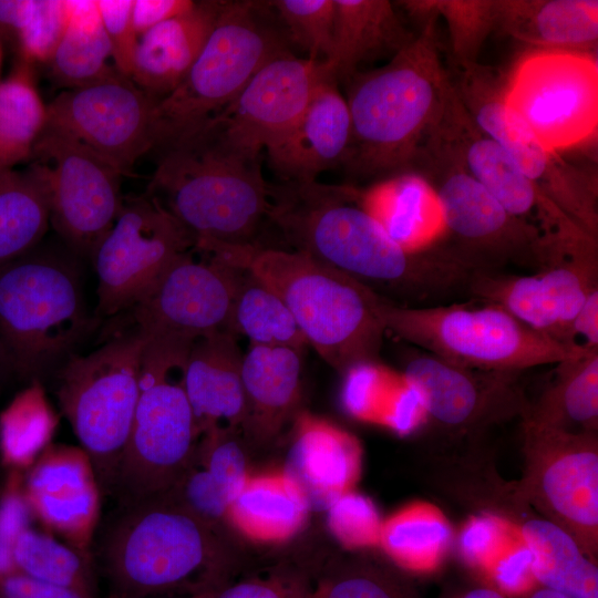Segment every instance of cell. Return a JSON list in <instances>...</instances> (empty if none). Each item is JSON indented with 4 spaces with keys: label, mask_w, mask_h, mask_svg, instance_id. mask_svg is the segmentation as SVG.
Segmentation results:
<instances>
[{
    "label": "cell",
    "mask_w": 598,
    "mask_h": 598,
    "mask_svg": "<svg viewBox=\"0 0 598 598\" xmlns=\"http://www.w3.org/2000/svg\"><path fill=\"white\" fill-rule=\"evenodd\" d=\"M268 221L296 250L371 288L426 297L467 285L473 269L446 247L409 251L363 208L350 185L271 186Z\"/></svg>",
    "instance_id": "cell-1"
},
{
    "label": "cell",
    "mask_w": 598,
    "mask_h": 598,
    "mask_svg": "<svg viewBox=\"0 0 598 598\" xmlns=\"http://www.w3.org/2000/svg\"><path fill=\"white\" fill-rule=\"evenodd\" d=\"M109 598H150L212 590L240 571L227 532L167 494L123 507L102 549Z\"/></svg>",
    "instance_id": "cell-2"
},
{
    "label": "cell",
    "mask_w": 598,
    "mask_h": 598,
    "mask_svg": "<svg viewBox=\"0 0 598 598\" xmlns=\"http://www.w3.org/2000/svg\"><path fill=\"white\" fill-rule=\"evenodd\" d=\"M416 21L420 31L385 65L347 80L351 143L343 165L355 174L406 169L443 112L451 76L437 18Z\"/></svg>",
    "instance_id": "cell-3"
},
{
    "label": "cell",
    "mask_w": 598,
    "mask_h": 598,
    "mask_svg": "<svg viewBox=\"0 0 598 598\" xmlns=\"http://www.w3.org/2000/svg\"><path fill=\"white\" fill-rule=\"evenodd\" d=\"M247 270L287 306L299 329L333 369L375 363L385 332L372 310L373 289L312 256L264 245L197 243Z\"/></svg>",
    "instance_id": "cell-4"
},
{
    "label": "cell",
    "mask_w": 598,
    "mask_h": 598,
    "mask_svg": "<svg viewBox=\"0 0 598 598\" xmlns=\"http://www.w3.org/2000/svg\"><path fill=\"white\" fill-rule=\"evenodd\" d=\"M147 193L196 243L259 245L270 210L271 185L259 156L237 152L200 127L162 148Z\"/></svg>",
    "instance_id": "cell-5"
},
{
    "label": "cell",
    "mask_w": 598,
    "mask_h": 598,
    "mask_svg": "<svg viewBox=\"0 0 598 598\" xmlns=\"http://www.w3.org/2000/svg\"><path fill=\"white\" fill-rule=\"evenodd\" d=\"M269 2L221 1L216 23L189 71L154 109V150L200 128L270 60L290 52Z\"/></svg>",
    "instance_id": "cell-6"
},
{
    "label": "cell",
    "mask_w": 598,
    "mask_h": 598,
    "mask_svg": "<svg viewBox=\"0 0 598 598\" xmlns=\"http://www.w3.org/2000/svg\"><path fill=\"white\" fill-rule=\"evenodd\" d=\"M190 346L147 337L138 399L112 491L123 507L166 493L192 461L198 434L184 384Z\"/></svg>",
    "instance_id": "cell-7"
},
{
    "label": "cell",
    "mask_w": 598,
    "mask_h": 598,
    "mask_svg": "<svg viewBox=\"0 0 598 598\" xmlns=\"http://www.w3.org/2000/svg\"><path fill=\"white\" fill-rule=\"evenodd\" d=\"M371 302L384 331L468 369L519 373L578 358L591 349L539 333L489 303L478 308L464 305L410 308L375 290Z\"/></svg>",
    "instance_id": "cell-8"
},
{
    "label": "cell",
    "mask_w": 598,
    "mask_h": 598,
    "mask_svg": "<svg viewBox=\"0 0 598 598\" xmlns=\"http://www.w3.org/2000/svg\"><path fill=\"white\" fill-rule=\"evenodd\" d=\"M80 277L64 259L33 252L0 270V343L11 371L37 381L91 327Z\"/></svg>",
    "instance_id": "cell-9"
},
{
    "label": "cell",
    "mask_w": 598,
    "mask_h": 598,
    "mask_svg": "<svg viewBox=\"0 0 598 598\" xmlns=\"http://www.w3.org/2000/svg\"><path fill=\"white\" fill-rule=\"evenodd\" d=\"M147 337L125 329L93 352L71 354L59 372L58 399L101 491H113L138 399Z\"/></svg>",
    "instance_id": "cell-10"
},
{
    "label": "cell",
    "mask_w": 598,
    "mask_h": 598,
    "mask_svg": "<svg viewBox=\"0 0 598 598\" xmlns=\"http://www.w3.org/2000/svg\"><path fill=\"white\" fill-rule=\"evenodd\" d=\"M408 169L432 186L442 212L446 246L475 271L512 262L540 270L545 240L535 227L511 215L432 133Z\"/></svg>",
    "instance_id": "cell-11"
},
{
    "label": "cell",
    "mask_w": 598,
    "mask_h": 598,
    "mask_svg": "<svg viewBox=\"0 0 598 598\" xmlns=\"http://www.w3.org/2000/svg\"><path fill=\"white\" fill-rule=\"evenodd\" d=\"M454 89L475 124L509 156L518 169L585 231L598 238V183L595 174L545 147L505 104L496 70L476 63L448 68Z\"/></svg>",
    "instance_id": "cell-12"
},
{
    "label": "cell",
    "mask_w": 598,
    "mask_h": 598,
    "mask_svg": "<svg viewBox=\"0 0 598 598\" xmlns=\"http://www.w3.org/2000/svg\"><path fill=\"white\" fill-rule=\"evenodd\" d=\"M524 471L517 501L570 534L597 560V432H568L523 420Z\"/></svg>",
    "instance_id": "cell-13"
},
{
    "label": "cell",
    "mask_w": 598,
    "mask_h": 598,
    "mask_svg": "<svg viewBox=\"0 0 598 598\" xmlns=\"http://www.w3.org/2000/svg\"><path fill=\"white\" fill-rule=\"evenodd\" d=\"M29 159L44 190L50 225L75 254L91 258L121 210L122 173L75 138L48 126Z\"/></svg>",
    "instance_id": "cell-14"
},
{
    "label": "cell",
    "mask_w": 598,
    "mask_h": 598,
    "mask_svg": "<svg viewBox=\"0 0 598 598\" xmlns=\"http://www.w3.org/2000/svg\"><path fill=\"white\" fill-rule=\"evenodd\" d=\"M504 101L545 147L576 146L597 131V60L578 51L529 52L504 82Z\"/></svg>",
    "instance_id": "cell-15"
},
{
    "label": "cell",
    "mask_w": 598,
    "mask_h": 598,
    "mask_svg": "<svg viewBox=\"0 0 598 598\" xmlns=\"http://www.w3.org/2000/svg\"><path fill=\"white\" fill-rule=\"evenodd\" d=\"M195 246L193 236L162 203L148 194L124 197L112 227L91 260L97 278V311L126 312L182 254Z\"/></svg>",
    "instance_id": "cell-16"
},
{
    "label": "cell",
    "mask_w": 598,
    "mask_h": 598,
    "mask_svg": "<svg viewBox=\"0 0 598 598\" xmlns=\"http://www.w3.org/2000/svg\"><path fill=\"white\" fill-rule=\"evenodd\" d=\"M243 269L193 247L179 255L124 313L148 338L192 344L229 330Z\"/></svg>",
    "instance_id": "cell-17"
},
{
    "label": "cell",
    "mask_w": 598,
    "mask_h": 598,
    "mask_svg": "<svg viewBox=\"0 0 598 598\" xmlns=\"http://www.w3.org/2000/svg\"><path fill=\"white\" fill-rule=\"evenodd\" d=\"M155 103L113 66L97 80L55 96L47 105L45 126L75 138L126 175L155 147Z\"/></svg>",
    "instance_id": "cell-18"
},
{
    "label": "cell",
    "mask_w": 598,
    "mask_h": 598,
    "mask_svg": "<svg viewBox=\"0 0 598 598\" xmlns=\"http://www.w3.org/2000/svg\"><path fill=\"white\" fill-rule=\"evenodd\" d=\"M330 79L336 76L327 61L283 53L266 63L202 127L237 152L260 156L290 131Z\"/></svg>",
    "instance_id": "cell-19"
},
{
    "label": "cell",
    "mask_w": 598,
    "mask_h": 598,
    "mask_svg": "<svg viewBox=\"0 0 598 598\" xmlns=\"http://www.w3.org/2000/svg\"><path fill=\"white\" fill-rule=\"evenodd\" d=\"M467 288L533 330L575 344L573 322L588 293L598 287V243L578 247L535 275L475 271Z\"/></svg>",
    "instance_id": "cell-20"
},
{
    "label": "cell",
    "mask_w": 598,
    "mask_h": 598,
    "mask_svg": "<svg viewBox=\"0 0 598 598\" xmlns=\"http://www.w3.org/2000/svg\"><path fill=\"white\" fill-rule=\"evenodd\" d=\"M431 133L511 215L538 229L545 240L584 230L542 194L505 151L475 124L452 80L443 112Z\"/></svg>",
    "instance_id": "cell-21"
},
{
    "label": "cell",
    "mask_w": 598,
    "mask_h": 598,
    "mask_svg": "<svg viewBox=\"0 0 598 598\" xmlns=\"http://www.w3.org/2000/svg\"><path fill=\"white\" fill-rule=\"evenodd\" d=\"M517 374L468 369L424 353L406 363L403 381L435 424L462 433L526 414L529 401Z\"/></svg>",
    "instance_id": "cell-22"
},
{
    "label": "cell",
    "mask_w": 598,
    "mask_h": 598,
    "mask_svg": "<svg viewBox=\"0 0 598 598\" xmlns=\"http://www.w3.org/2000/svg\"><path fill=\"white\" fill-rule=\"evenodd\" d=\"M22 489L34 519L92 556L102 491L82 447L49 444L24 472Z\"/></svg>",
    "instance_id": "cell-23"
},
{
    "label": "cell",
    "mask_w": 598,
    "mask_h": 598,
    "mask_svg": "<svg viewBox=\"0 0 598 598\" xmlns=\"http://www.w3.org/2000/svg\"><path fill=\"white\" fill-rule=\"evenodd\" d=\"M351 120L338 81H326L290 131L267 150L272 168L287 183L315 182L322 172L344 164Z\"/></svg>",
    "instance_id": "cell-24"
},
{
    "label": "cell",
    "mask_w": 598,
    "mask_h": 598,
    "mask_svg": "<svg viewBox=\"0 0 598 598\" xmlns=\"http://www.w3.org/2000/svg\"><path fill=\"white\" fill-rule=\"evenodd\" d=\"M244 354L237 334L213 332L193 341L185 364V391L198 440L214 431H240L246 414Z\"/></svg>",
    "instance_id": "cell-25"
},
{
    "label": "cell",
    "mask_w": 598,
    "mask_h": 598,
    "mask_svg": "<svg viewBox=\"0 0 598 598\" xmlns=\"http://www.w3.org/2000/svg\"><path fill=\"white\" fill-rule=\"evenodd\" d=\"M302 351L250 346L243 357L247 443L264 445L297 416L301 396Z\"/></svg>",
    "instance_id": "cell-26"
},
{
    "label": "cell",
    "mask_w": 598,
    "mask_h": 598,
    "mask_svg": "<svg viewBox=\"0 0 598 598\" xmlns=\"http://www.w3.org/2000/svg\"><path fill=\"white\" fill-rule=\"evenodd\" d=\"M221 1H195L186 12L140 37L132 81L156 101L183 81L205 45Z\"/></svg>",
    "instance_id": "cell-27"
},
{
    "label": "cell",
    "mask_w": 598,
    "mask_h": 598,
    "mask_svg": "<svg viewBox=\"0 0 598 598\" xmlns=\"http://www.w3.org/2000/svg\"><path fill=\"white\" fill-rule=\"evenodd\" d=\"M496 29L538 50L586 52L598 40V1L496 0Z\"/></svg>",
    "instance_id": "cell-28"
},
{
    "label": "cell",
    "mask_w": 598,
    "mask_h": 598,
    "mask_svg": "<svg viewBox=\"0 0 598 598\" xmlns=\"http://www.w3.org/2000/svg\"><path fill=\"white\" fill-rule=\"evenodd\" d=\"M360 202L390 238L409 251L434 247L444 235L437 197L415 171H401L368 189H360Z\"/></svg>",
    "instance_id": "cell-29"
},
{
    "label": "cell",
    "mask_w": 598,
    "mask_h": 598,
    "mask_svg": "<svg viewBox=\"0 0 598 598\" xmlns=\"http://www.w3.org/2000/svg\"><path fill=\"white\" fill-rule=\"evenodd\" d=\"M295 422L285 474L302 489L311 507L328 508L351 481L354 444L341 430L309 414L298 413Z\"/></svg>",
    "instance_id": "cell-30"
},
{
    "label": "cell",
    "mask_w": 598,
    "mask_h": 598,
    "mask_svg": "<svg viewBox=\"0 0 598 598\" xmlns=\"http://www.w3.org/2000/svg\"><path fill=\"white\" fill-rule=\"evenodd\" d=\"M388 0H334L332 51L327 61L338 81L361 63L391 58L414 38Z\"/></svg>",
    "instance_id": "cell-31"
},
{
    "label": "cell",
    "mask_w": 598,
    "mask_h": 598,
    "mask_svg": "<svg viewBox=\"0 0 598 598\" xmlns=\"http://www.w3.org/2000/svg\"><path fill=\"white\" fill-rule=\"evenodd\" d=\"M310 504L288 475L248 478L229 507L228 525L259 542H281L299 532Z\"/></svg>",
    "instance_id": "cell-32"
},
{
    "label": "cell",
    "mask_w": 598,
    "mask_h": 598,
    "mask_svg": "<svg viewBox=\"0 0 598 598\" xmlns=\"http://www.w3.org/2000/svg\"><path fill=\"white\" fill-rule=\"evenodd\" d=\"M540 395L522 417L568 432H597L598 349L556 363Z\"/></svg>",
    "instance_id": "cell-33"
},
{
    "label": "cell",
    "mask_w": 598,
    "mask_h": 598,
    "mask_svg": "<svg viewBox=\"0 0 598 598\" xmlns=\"http://www.w3.org/2000/svg\"><path fill=\"white\" fill-rule=\"evenodd\" d=\"M520 535L542 587L569 598H598L597 560L570 534L543 517H533L520 525Z\"/></svg>",
    "instance_id": "cell-34"
},
{
    "label": "cell",
    "mask_w": 598,
    "mask_h": 598,
    "mask_svg": "<svg viewBox=\"0 0 598 598\" xmlns=\"http://www.w3.org/2000/svg\"><path fill=\"white\" fill-rule=\"evenodd\" d=\"M49 226L44 190L33 168L0 167V270L31 252Z\"/></svg>",
    "instance_id": "cell-35"
},
{
    "label": "cell",
    "mask_w": 598,
    "mask_h": 598,
    "mask_svg": "<svg viewBox=\"0 0 598 598\" xmlns=\"http://www.w3.org/2000/svg\"><path fill=\"white\" fill-rule=\"evenodd\" d=\"M111 47L96 0H69V20L50 62L54 83L66 90L83 86L106 74Z\"/></svg>",
    "instance_id": "cell-36"
},
{
    "label": "cell",
    "mask_w": 598,
    "mask_h": 598,
    "mask_svg": "<svg viewBox=\"0 0 598 598\" xmlns=\"http://www.w3.org/2000/svg\"><path fill=\"white\" fill-rule=\"evenodd\" d=\"M312 598H417L413 581L392 564L343 553L313 567Z\"/></svg>",
    "instance_id": "cell-37"
},
{
    "label": "cell",
    "mask_w": 598,
    "mask_h": 598,
    "mask_svg": "<svg viewBox=\"0 0 598 598\" xmlns=\"http://www.w3.org/2000/svg\"><path fill=\"white\" fill-rule=\"evenodd\" d=\"M47 117L33 65L18 59L11 73L0 80V167H14L29 159Z\"/></svg>",
    "instance_id": "cell-38"
},
{
    "label": "cell",
    "mask_w": 598,
    "mask_h": 598,
    "mask_svg": "<svg viewBox=\"0 0 598 598\" xmlns=\"http://www.w3.org/2000/svg\"><path fill=\"white\" fill-rule=\"evenodd\" d=\"M230 331L247 337L250 346L299 351L308 346L285 302L244 269L233 302Z\"/></svg>",
    "instance_id": "cell-39"
},
{
    "label": "cell",
    "mask_w": 598,
    "mask_h": 598,
    "mask_svg": "<svg viewBox=\"0 0 598 598\" xmlns=\"http://www.w3.org/2000/svg\"><path fill=\"white\" fill-rule=\"evenodd\" d=\"M56 416L38 381L0 413V456L9 471L25 472L50 444Z\"/></svg>",
    "instance_id": "cell-40"
},
{
    "label": "cell",
    "mask_w": 598,
    "mask_h": 598,
    "mask_svg": "<svg viewBox=\"0 0 598 598\" xmlns=\"http://www.w3.org/2000/svg\"><path fill=\"white\" fill-rule=\"evenodd\" d=\"M12 564L13 571L96 596L92 556L47 532L25 527L16 540Z\"/></svg>",
    "instance_id": "cell-41"
},
{
    "label": "cell",
    "mask_w": 598,
    "mask_h": 598,
    "mask_svg": "<svg viewBox=\"0 0 598 598\" xmlns=\"http://www.w3.org/2000/svg\"><path fill=\"white\" fill-rule=\"evenodd\" d=\"M396 3L414 19L432 14L445 20L451 68L454 69L478 63L481 48L496 27V0H408Z\"/></svg>",
    "instance_id": "cell-42"
},
{
    "label": "cell",
    "mask_w": 598,
    "mask_h": 598,
    "mask_svg": "<svg viewBox=\"0 0 598 598\" xmlns=\"http://www.w3.org/2000/svg\"><path fill=\"white\" fill-rule=\"evenodd\" d=\"M313 567L292 561L236 574L223 585L194 598H312Z\"/></svg>",
    "instance_id": "cell-43"
},
{
    "label": "cell",
    "mask_w": 598,
    "mask_h": 598,
    "mask_svg": "<svg viewBox=\"0 0 598 598\" xmlns=\"http://www.w3.org/2000/svg\"><path fill=\"white\" fill-rule=\"evenodd\" d=\"M268 2L282 23L288 40L305 50L309 59L329 60L333 40L334 0Z\"/></svg>",
    "instance_id": "cell-44"
},
{
    "label": "cell",
    "mask_w": 598,
    "mask_h": 598,
    "mask_svg": "<svg viewBox=\"0 0 598 598\" xmlns=\"http://www.w3.org/2000/svg\"><path fill=\"white\" fill-rule=\"evenodd\" d=\"M165 494L212 527L227 532L233 499L195 455Z\"/></svg>",
    "instance_id": "cell-45"
},
{
    "label": "cell",
    "mask_w": 598,
    "mask_h": 598,
    "mask_svg": "<svg viewBox=\"0 0 598 598\" xmlns=\"http://www.w3.org/2000/svg\"><path fill=\"white\" fill-rule=\"evenodd\" d=\"M69 20V0H33L31 13L17 37L19 59L34 66L49 63Z\"/></svg>",
    "instance_id": "cell-46"
},
{
    "label": "cell",
    "mask_w": 598,
    "mask_h": 598,
    "mask_svg": "<svg viewBox=\"0 0 598 598\" xmlns=\"http://www.w3.org/2000/svg\"><path fill=\"white\" fill-rule=\"evenodd\" d=\"M96 3L110 42L113 66L131 78L140 41L133 20L134 0H96Z\"/></svg>",
    "instance_id": "cell-47"
},
{
    "label": "cell",
    "mask_w": 598,
    "mask_h": 598,
    "mask_svg": "<svg viewBox=\"0 0 598 598\" xmlns=\"http://www.w3.org/2000/svg\"><path fill=\"white\" fill-rule=\"evenodd\" d=\"M23 474L9 471L0 496V575L13 571L12 551L16 540L34 519L22 489Z\"/></svg>",
    "instance_id": "cell-48"
},
{
    "label": "cell",
    "mask_w": 598,
    "mask_h": 598,
    "mask_svg": "<svg viewBox=\"0 0 598 598\" xmlns=\"http://www.w3.org/2000/svg\"><path fill=\"white\" fill-rule=\"evenodd\" d=\"M1 598H96L82 590L13 571L0 575Z\"/></svg>",
    "instance_id": "cell-49"
},
{
    "label": "cell",
    "mask_w": 598,
    "mask_h": 598,
    "mask_svg": "<svg viewBox=\"0 0 598 598\" xmlns=\"http://www.w3.org/2000/svg\"><path fill=\"white\" fill-rule=\"evenodd\" d=\"M192 0H134L133 20L140 37L173 17L188 11Z\"/></svg>",
    "instance_id": "cell-50"
},
{
    "label": "cell",
    "mask_w": 598,
    "mask_h": 598,
    "mask_svg": "<svg viewBox=\"0 0 598 598\" xmlns=\"http://www.w3.org/2000/svg\"><path fill=\"white\" fill-rule=\"evenodd\" d=\"M573 333L585 338L587 348L598 349V287L592 289L573 322Z\"/></svg>",
    "instance_id": "cell-51"
},
{
    "label": "cell",
    "mask_w": 598,
    "mask_h": 598,
    "mask_svg": "<svg viewBox=\"0 0 598 598\" xmlns=\"http://www.w3.org/2000/svg\"><path fill=\"white\" fill-rule=\"evenodd\" d=\"M33 0H0V40L13 39L25 24Z\"/></svg>",
    "instance_id": "cell-52"
},
{
    "label": "cell",
    "mask_w": 598,
    "mask_h": 598,
    "mask_svg": "<svg viewBox=\"0 0 598 598\" xmlns=\"http://www.w3.org/2000/svg\"><path fill=\"white\" fill-rule=\"evenodd\" d=\"M441 598H511L502 591L487 586H471L447 592Z\"/></svg>",
    "instance_id": "cell-53"
},
{
    "label": "cell",
    "mask_w": 598,
    "mask_h": 598,
    "mask_svg": "<svg viewBox=\"0 0 598 598\" xmlns=\"http://www.w3.org/2000/svg\"><path fill=\"white\" fill-rule=\"evenodd\" d=\"M524 598H569L560 592L550 590L545 587H537L529 591Z\"/></svg>",
    "instance_id": "cell-54"
},
{
    "label": "cell",
    "mask_w": 598,
    "mask_h": 598,
    "mask_svg": "<svg viewBox=\"0 0 598 598\" xmlns=\"http://www.w3.org/2000/svg\"><path fill=\"white\" fill-rule=\"evenodd\" d=\"M11 371V367H10V363H9V360H8V357L0 343V388H1V384L4 380V378L7 377V374H9Z\"/></svg>",
    "instance_id": "cell-55"
},
{
    "label": "cell",
    "mask_w": 598,
    "mask_h": 598,
    "mask_svg": "<svg viewBox=\"0 0 598 598\" xmlns=\"http://www.w3.org/2000/svg\"><path fill=\"white\" fill-rule=\"evenodd\" d=\"M2 58H3L2 41L0 40V74H1V68H2ZM0 80H1V78H0Z\"/></svg>",
    "instance_id": "cell-56"
},
{
    "label": "cell",
    "mask_w": 598,
    "mask_h": 598,
    "mask_svg": "<svg viewBox=\"0 0 598 598\" xmlns=\"http://www.w3.org/2000/svg\"><path fill=\"white\" fill-rule=\"evenodd\" d=\"M182 598H194V596H187V597H182Z\"/></svg>",
    "instance_id": "cell-57"
},
{
    "label": "cell",
    "mask_w": 598,
    "mask_h": 598,
    "mask_svg": "<svg viewBox=\"0 0 598 598\" xmlns=\"http://www.w3.org/2000/svg\"><path fill=\"white\" fill-rule=\"evenodd\" d=\"M1 598V597H0Z\"/></svg>",
    "instance_id": "cell-58"
}]
</instances>
